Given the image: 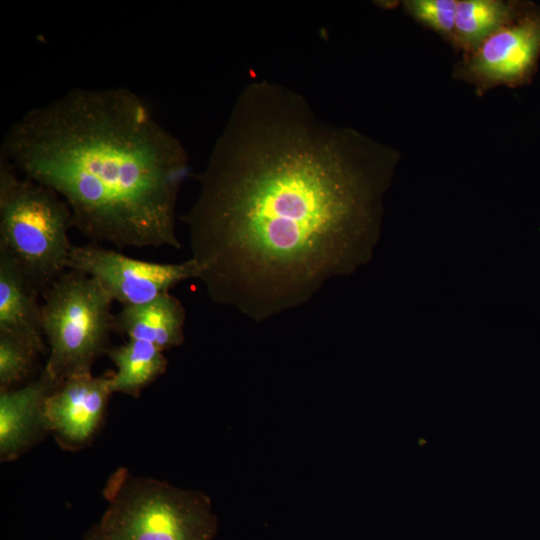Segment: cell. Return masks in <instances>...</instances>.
Returning <instances> with one entry per match:
<instances>
[{"mask_svg":"<svg viewBox=\"0 0 540 540\" xmlns=\"http://www.w3.org/2000/svg\"><path fill=\"white\" fill-rule=\"evenodd\" d=\"M38 353L20 339L0 333V391L26 380L34 371Z\"/></svg>","mask_w":540,"mask_h":540,"instance_id":"5bb4252c","label":"cell"},{"mask_svg":"<svg viewBox=\"0 0 540 540\" xmlns=\"http://www.w3.org/2000/svg\"><path fill=\"white\" fill-rule=\"evenodd\" d=\"M404 7L414 19L452 40L456 0H408Z\"/></svg>","mask_w":540,"mask_h":540,"instance_id":"9a60e30c","label":"cell"},{"mask_svg":"<svg viewBox=\"0 0 540 540\" xmlns=\"http://www.w3.org/2000/svg\"><path fill=\"white\" fill-rule=\"evenodd\" d=\"M68 270L90 276L122 306L149 302L184 280L198 279L199 275L191 258L181 263L150 262L96 244L73 245Z\"/></svg>","mask_w":540,"mask_h":540,"instance_id":"8992f818","label":"cell"},{"mask_svg":"<svg viewBox=\"0 0 540 540\" xmlns=\"http://www.w3.org/2000/svg\"><path fill=\"white\" fill-rule=\"evenodd\" d=\"M0 157L55 191L94 243L181 247L176 205L188 155L130 89L75 88L32 108L6 131Z\"/></svg>","mask_w":540,"mask_h":540,"instance_id":"7a4b0ae2","label":"cell"},{"mask_svg":"<svg viewBox=\"0 0 540 540\" xmlns=\"http://www.w3.org/2000/svg\"><path fill=\"white\" fill-rule=\"evenodd\" d=\"M87 540H103L98 531L95 529Z\"/></svg>","mask_w":540,"mask_h":540,"instance_id":"2e32d148","label":"cell"},{"mask_svg":"<svg viewBox=\"0 0 540 540\" xmlns=\"http://www.w3.org/2000/svg\"><path fill=\"white\" fill-rule=\"evenodd\" d=\"M529 4L502 0L457 1L451 41L469 54L489 36L520 16Z\"/></svg>","mask_w":540,"mask_h":540,"instance_id":"7c38bea8","label":"cell"},{"mask_svg":"<svg viewBox=\"0 0 540 540\" xmlns=\"http://www.w3.org/2000/svg\"><path fill=\"white\" fill-rule=\"evenodd\" d=\"M38 295L15 261L0 250V333L12 335L38 354H45L48 346Z\"/></svg>","mask_w":540,"mask_h":540,"instance_id":"30bf717a","label":"cell"},{"mask_svg":"<svg viewBox=\"0 0 540 540\" xmlns=\"http://www.w3.org/2000/svg\"><path fill=\"white\" fill-rule=\"evenodd\" d=\"M363 148L293 92H242L184 216L214 302L261 320L369 259L384 178Z\"/></svg>","mask_w":540,"mask_h":540,"instance_id":"6da1fadb","label":"cell"},{"mask_svg":"<svg viewBox=\"0 0 540 540\" xmlns=\"http://www.w3.org/2000/svg\"><path fill=\"white\" fill-rule=\"evenodd\" d=\"M107 355L116 366V371L111 373L112 392L136 398L166 371L168 364L163 351L140 340L128 339L124 344L110 348Z\"/></svg>","mask_w":540,"mask_h":540,"instance_id":"4fadbf2b","label":"cell"},{"mask_svg":"<svg viewBox=\"0 0 540 540\" xmlns=\"http://www.w3.org/2000/svg\"><path fill=\"white\" fill-rule=\"evenodd\" d=\"M42 295V329L49 350L45 367L59 383L91 374L95 361L110 349L113 299L96 280L76 270L64 272Z\"/></svg>","mask_w":540,"mask_h":540,"instance_id":"5b68a950","label":"cell"},{"mask_svg":"<svg viewBox=\"0 0 540 540\" xmlns=\"http://www.w3.org/2000/svg\"><path fill=\"white\" fill-rule=\"evenodd\" d=\"M111 373L77 375L62 381L46 401L48 432L67 448L91 440L104 416L111 390Z\"/></svg>","mask_w":540,"mask_h":540,"instance_id":"ba28073f","label":"cell"},{"mask_svg":"<svg viewBox=\"0 0 540 540\" xmlns=\"http://www.w3.org/2000/svg\"><path fill=\"white\" fill-rule=\"evenodd\" d=\"M540 57V7L530 3L511 23L469 53L456 75L483 92L497 85L527 84Z\"/></svg>","mask_w":540,"mask_h":540,"instance_id":"52a82bcc","label":"cell"},{"mask_svg":"<svg viewBox=\"0 0 540 540\" xmlns=\"http://www.w3.org/2000/svg\"><path fill=\"white\" fill-rule=\"evenodd\" d=\"M185 318L180 300L167 293L143 304L122 306L115 315V330L164 352L182 344Z\"/></svg>","mask_w":540,"mask_h":540,"instance_id":"8fae6325","label":"cell"},{"mask_svg":"<svg viewBox=\"0 0 540 540\" xmlns=\"http://www.w3.org/2000/svg\"><path fill=\"white\" fill-rule=\"evenodd\" d=\"M99 527L103 540H211L216 519L209 499L125 468L108 479Z\"/></svg>","mask_w":540,"mask_h":540,"instance_id":"277c9868","label":"cell"},{"mask_svg":"<svg viewBox=\"0 0 540 540\" xmlns=\"http://www.w3.org/2000/svg\"><path fill=\"white\" fill-rule=\"evenodd\" d=\"M73 216L52 189L21 175L0 157V250L40 294L68 269Z\"/></svg>","mask_w":540,"mask_h":540,"instance_id":"3957f363","label":"cell"},{"mask_svg":"<svg viewBox=\"0 0 540 540\" xmlns=\"http://www.w3.org/2000/svg\"><path fill=\"white\" fill-rule=\"evenodd\" d=\"M60 383L46 367L19 389L0 391V457L12 461L48 432L46 401Z\"/></svg>","mask_w":540,"mask_h":540,"instance_id":"9c48e42d","label":"cell"}]
</instances>
